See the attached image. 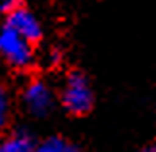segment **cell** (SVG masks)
<instances>
[{
	"label": "cell",
	"instance_id": "obj_1",
	"mask_svg": "<svg viewBox=\"0 0 156 152\" xmlns=\"http://www.w3.org/2000/svg\"><path fill=\"white\" fill-rule=\"evenodd\" d=\"M0 58L14 68H27L33 62L31 42L6 23L0 27Z\"/></svg>",
	"mask_w": 156,
	"mask_h": 152
},
{
	"label": "cell",
	"instance_id": "obj_2",
	"mask_svg": "<svg viewBox=\"0 0 156 152\" xmlns=\"http://www.w3.org/2000/svg\"><path fill=\"white\" fill-rule=\"evenodd\" d=\"M62 104L69 114L83 115L93 108V89L89 79L81 73H71L62 90Z\"/></svg>",
	"mask_w": 156,
	"mask_h": 152
},
{
	"label": "cell",
	"instance_id": "obj_3",
	"mask_svg": "<svg viewBox=\"0 0 156 152\" xmlns=\"http://www.w3.org/2000/svg\"><path fill=\"white\" fill-rule=\"evenodd\" d=\"M6 25L12 27L16 33H20L29 42H35L43 37V25H41L39 17L27 8H21V6L6 16Z\"/></svg>",
	"mask_w": 156,
	"mask_h": 152
},
{
	"label": "cell",
	"instance_id": "obj_4",
	"mask_svg": "<svg viewBox=\"0 0 156 152\" xmlns=\"http://www.w3.org/2000/svg\"><path fill=\"white\" fill-rule=\"evenodd\" d=\"M23 102L33 115H44L52 106V90L44 81L35 79L23 90Z\"/></svg>",
	"mask_w": 156,
	"mask_h": 152
},
{
	"label": "cell",
	"instance_id": "obj_5",
	"mask_svg": "<svg viewBox=\"0 0 156 152\" xmlns=\"http://www.w3.org/2000/svg\"><path fill=\"white\" fill-rule=\"evenodd\" d=\"M33 139L27 133H12L0 141V152H33Z\"/></svg>",
	"mask_w": 156,
	"mask_h": 152
},
{
	"label": "cell",
	"instance_id": "obj_6",
	"mask_svg": "<svg viewBox=\"0 0 156 152\" xmlns=\"http://www.w3.org/2000/svg\"><path fill=\"white\" fill-rule=\"evenodd\" d=\"M33 152H79V148L73 143L64 141L60 137H50L46 141L39 143L37 147H33Z\"/></svg>",
	"mask_w": 156,
	"mask_h": 152
},
{
	"label": "cell",
	"instance_id": "obj_7",
	"mask_svg": "<svg viewBox=\"0 0 156 152\" xmlns=\"http://www.w3.org/2000/svg\"><path fill=\"white\" fill-rule=\"evenodd\" d=\"M8 114H10V102H8V94L6 90L0 87V131L8 123Z\"/></svg>",
	"mask_w": 156,
	"mask_h": 152
},
{
	"label": "cell",
	"instance_id": "obj_8",
	"mask_svg": "<svg viewBox=\"0 0 156 152\" xmlns=\"http://www.w3.org/2000/svg\"><path fill=\"white\" fill-rule=\"evenodd\" d=\"M16 8H20V0H0V12L4 16H8Z\"/></svg>",
	"mask_w": 156,
	"mask_h": 152
},
{
	"label": "cell",
	"instance_id": "obj_9",
	"mask_svg": "<svg viewBox=\"0 0 156 152\" xmlns=\"http://www.w3.org/2000/svg\"><path fill=\"white\" fill-rule=\"evenodd\" d=\"M141 152H156V143H152V144H148V147H145Z\"/></svg>",
	"mask_w": 156,
	"mask_h": 152
}]
</instances>
